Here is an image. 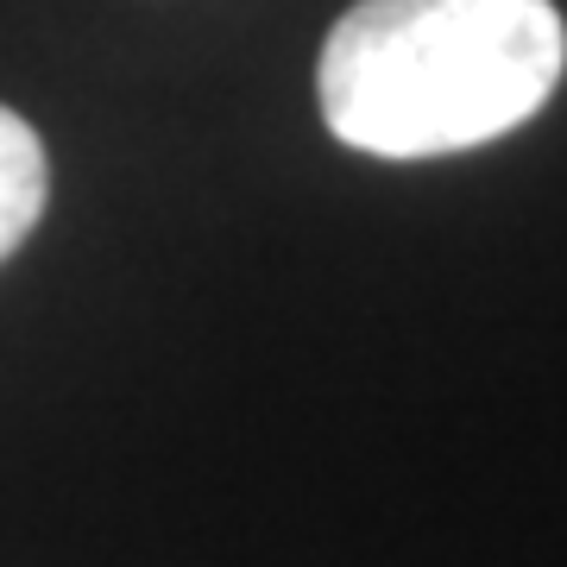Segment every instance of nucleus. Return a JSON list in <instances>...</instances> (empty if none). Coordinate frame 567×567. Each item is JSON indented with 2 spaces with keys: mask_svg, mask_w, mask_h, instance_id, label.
<instances>
[{
  "mask_svg": "<svg viewBox=\"0 0 567 567\" xmlns=\"http://www.w3.org/2000/svg\"><path fill=\"white\" fill-rule=\"evenodd\" d=\"M555 0H360L322 44L328 133L372 158H447L505 140L555 95Z\"/></svg>",
  "mask_w": 567,
  "mask_h": 567,
  "instance_id": "f257e3e1",
  "label": "nucleus"
},
{
  "mask_svg": "<svg viewBox=\"0 0 567 567\" xmlns=\"http://www.w3.org/2000/svg\"><path fill=\"white\" fill-rule=\"evenodd\" d=\"M44 196H51V164L39 133L13 107H0V259H13L20 240L39 227Z\"/></svg>",
  "mask_w": 567,
  "mask_h": 567,
  "instance_id": "f03ea898",
  "label": "nucleus"
}]
</instances>
